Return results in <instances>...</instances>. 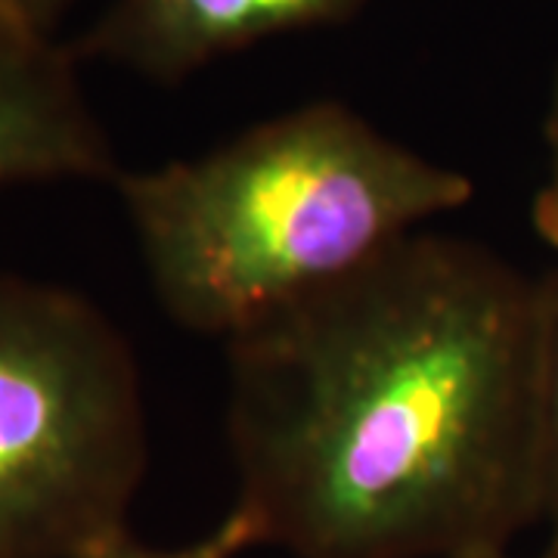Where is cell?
<instances>
[{
	"instance_id": "obj_1",
	"label": "cell",
	"mask_w": 558,
	"mask_h": 558,
	"mask_svg": "<svg viewBox=\"0 0 558 558\" xmlns=\"http://www.w3.org/2000/svg\"><path fill=\"white\" fill-rule=\"evenodd\" d=\"M227 348L236 509L292 558H459L543 521L537 277L407 233Z\"/></svg>"
},
{
	"instance_id": "obj_2",
	"label": "cell",
	"mask_w": 558,
	"mask_h": 558,
	"mask_svg": "<svg viewBox=\"0 0 558 558\" xmlns=\"http://www.w3.org/2000/svg\"><path fill=\"white\" fill-rule=\"evenodd\" d=\"M174 326L230 341L475 199L459 168L339 100L264 119L215 149L112 180Z\"/></svg>"
},
{
	"instance_id": "obj_3",
	"label": "cell",
	"mask_w": 558,
	"mask_h": 558,
	"mask_svg": "<svg viewBox=\"0 0 558 558\" xmlns=\"http://www.w3.org/2000/svg\"><path fill=\"white\" fill-rule=\"evenodd\" d=\"M146 469L140 363L116 319L0 270V558H84L128 534Z\"/></svg>"
},
{
	"instance_id": "obj_4",
	"label": "cell",
	"mask_w": 558,
	"mask_h": 558,
	"mask_svg": "<svg viewBox=\"0 0 558 558\" xmlns=\"http://www.w3.org/2000/svg\"><path fill=\"white\" fill-rule=\"evenodd\" d=\"M119 171L72 47L0 0V193L62 180L112 183Z\"/></svg>"
},
{
	"instance_id": "obj_5",
	"label": "cell",
	"mask_w": 558,
	"mask_h": 558,
	"mask_svg": "<svg viewBox=\"0 0 558 558\" xmlns=\"http://www.w3.org/2000/svg\"><path fill=\"white\" fill-rule=\"evenodd\" d=\"M369 0H109L72 47L159 84L196 75L260 40L357 20Z\"/></svg>"
},
{
	"instance_id": "obj_6",
	"label": "cell",
	"mask_w": 558,
	"mask_h": 558,
	"mask_svg": "<svg viewBox=\"0 0 558 558\" xmlns=\"http://www.w3.org/2000/svg\"><path fill=\"white\" fill-rule=\"evenodd\" d=\"M539 444H543V553L558 558V264L537 277Z\"/></svg>"
},
{
	"instance_id": "obj_7",
	"label": "cell",
	"mask_w": 558,
	"mask_h": 558,
	"mask_svg": "<svg viewBox=\"0 0 558 558\" xmlns=\"http://www.w3.org/2000/svg\"><path fill=\"white\" fill-rule=\"evenodd\" d=\"M255 546H258V537H255L252 521L233 506L215 527H208L202 537L190 539V543L149 546V543H143L128 531V534L97 546L94 553H87L84 558H242Z\"/></svg>"
},
{
	"instance_id": "obj_8",
	"label": "cell",
	"mask_w": 558,
	"mask_h": 558,
	"mask_svg": "<svg viewBox=\"0 0 558 558\" xmlns=\"http://www.w3.org/2000/svg\"><path fill=\"white\" fill-rule=\"evenodd\" d=\"M543 137H546V174L531 202V227L539 240L558 252V72L549 90Z\"/></svg>"
},
{
	"instance_id": "obj_9",
	"label": "cell",
	"mask_w": 558,
	"mask_h": 558,
	"mask_svg": "<svg viewBox=\"0 0 558 558\" xmlns=\"http://www.w3.org/2000/svg\"><path fill=\"white\" fill-rule=\"evenodd\" d=\"M7 3H10L32 28H38L44 35H53V28L60 25V20L65 16V10H69L75 0H7Z\"/></svg>"
},
{
	"instance_id": "obj_10",
	"label": "cell",
	"mask_w": 558,
	"mask_h": 558,
	"mask_svg": "<svg viewBox=\"0 0 558 558\" xmlns=\"http://www.w3.org/2000/svg\"><path fill=\"white\" fill-rule=\"evenodd\" d=\"M459 558H512L509 549H490V553H472V556H459Z\"/></svg>"
}]
</instances>
